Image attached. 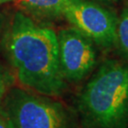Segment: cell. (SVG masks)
Segmentation results:
<instances>
[{"label":"cell","mask_w":128,"mask_h":128,"mask_svg":"<svg viewBox=\"0 0 128 128\" xmlns=\"http://www.w3.org/2000/svg\"><path fill=\"white\" fill-rule=\"evenodd\" d=\"M9 1H12V0H0V4H2V3H6V2H9Z\"/></svg>","instance_id":"30bf717a"},{"label":"cell","mask_w":128,"mask_h":128,"mask_svg":"<svg viewBox=\"0 0 128 128\" xmlns=\"http://www.w3.org/2000/svg\"><path fill=\"white\" fill-rule=\"evenodd\" d=\"M117 42L122 51L128 55V7L124 9L117 24Z\"/></svg>","instance_id":"52a82bcc"},{"label":"cell","mask_w":128,"mask_h":128,"mask_svg":"<svg viewBox=\"0 0 128 128\" xmlns=\"http://www.w3.org/2000/svg\"><path fill=\"white\" fill-rule=\"evenodd\" d=\"M69 0H15L21 12L36 17H57L63 15Z\"/></svg>","instance_id":"8992f818"},{"label":"cell","mask_w":128,"mask_h":128,"mask_svg":"<svg viewBox=\"0 0 128 128\" xmlns=\"http://www.w3.org/2000/svg\"><path fill=\"white\" fill-rule=\"evenodd\" d=\"M84 120L93 128H124L128 124V68L107 61L88 82L80 99Z\"/></svg>","instance_id":"7a4b0ae2"},{"label":"cell","mask_w":128,"mask_h":128,"mask_svg":"<svg viewBox=\"0 0 128 128\" xmlns=\"http://www.w3.org/2000/svg\"><path fill=\"white\" fill-rule=\"evenodd\" d=\"M57 41L60 68L64 80L81 81L96 64L93 41L74 27L61 30Z\"/></svg>","instance_id":"5b68a950"},{"label":"cell","mask_w":128,"mask_h":128,"mask_svg":"<svg viewBox=\"0 0 128 128\" xmlns=\"http://www.w3.org/2000/svg\"><path fill=\"white\" fill-rule=\"evenodd\" d=\"M0 115L9 128H66V124L59 102L19 88L5 95Z\"/></svg>","instance_id":"3957f363"},{"label":"cell","mask_w":128,"mask_h":128,"mask_svg":"<svg viewBox=\"0 0 128 128\" xmlns=\"http://www.w3.org/2000/svg\"><path fill=\"white\" fill-rule=\"evenodd\" d=\"M66 19L93 43L109 48L117 42L118 20L110 10L86 0H69L63 12Z\"/></svg>","instance_id":"277c9868"},{"label":"cell","mask_w":128,"mask_h":128,"mask_svg":"<svg viewBox=\"0 0 128 128\" xmlns=\"http://www.w3.org/2000/svg\"><path fill=\"white\" fill-rule=\"evenodd\" d=\"M99 1H114V0H99Z\"/></svg>","instance_id":"8fae6325"},{"label":"cell","mask_w":128,"mask_h":128,"mask_svg":"<svg viewBox=\"0 0 128 128\" xmlns=\"http://www.w3.org/2000/svg\"><path fill=\"white\" fill-rule=\"evenodd\" d=\"M6 95V82L3 76L0 73V104Z\"/></svg>","instance_id":"ba28073f"},{"label":"cell","mask_w":128,"mask_h":128,"mask_svg":"<svg viewBox=\"0 0 128 128\" xmlns=\"http://www.w3.org/2000/svg\"><path fill=\"white\" fill-rule=\"evenodd\" d=\"M0 128H9V126L7 125L5 120L2 118V116L0 115Z\"/></svg>","instance_id":"9c48e42d"},{"label":"cell","mask_w":128,"mask_h":128,"mask_svg":"<svg viewBox=\"0 0 128 128\" xmlns=\"http://www.w3.org/2000/svg\"><path fill=\"white\" fill-rule=\"evenodd\" d=\"M2 48L24 86L48 97L64 91L57 34L51 28L17 12L5 32Z\"/></svg>","instance_id":"6da1fadb"}]
</instances>
